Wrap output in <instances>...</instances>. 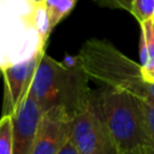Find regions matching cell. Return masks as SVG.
Returning <instances> with one entry per match:
<instances>
[{
  "instance_id": "cell-15",
  "label": "cell",
  "mask_w": 154,
  "mask_h": 154,
  "mask_svg": "<svg viewBox=\"0 0 154 154\" xmlns=\"http://www.w3.org/2000/svg\"><path fill=\"white\" fill-rule=\"evenodd\" d=\"M58 154H79V153H78L77 148L73 146V143L71 142V140L69 138L65 142V144L60 148V150L58 152Z\"/></svg>"
},
{
  "instance_id": "cell-16",
  "label": "cell",
  "mask_w": 154,
  "mask_h": 154,
  "mask_svg": "<svg viewBox=\"0 0 154 154\" xmlns=\"http://www.w3.org/2000/svg\"><path fill=\"white\" fill-rule=\"evenodd\" d=\"M142 73H143V79L146 82H149V83H154V66L150 69V70H142Z\"/></svg>"
},
{
  "instance_id": "cell-13",
  "label": "cell",
  "mask_w": 154,
  "mask_h": 154,
  "mask_svg": "<svg viewBox=\"0 0 154 154\" xmlns=\"http://www.w3.org/2000/svg\"><path fill=\"white\" fill-rule=\"evenodd\" d=\"M140 25H141V37L144 40V43L148 51V63L146 66L142 67V70L147 71L154 66V35L152 30V19Z\"/></svg>"
},
{
  "instance_id": "cell-3",
  "label": "cell",
  "mask_w": 154,
  "mask_h": 154,
  "mask_svg": "<svg viewBox=\"0 0 154 154\" xmlns=\"http://www.w3.org/2000/svg\"><path fill=\"white\" fill-rule=\"evenodd\" d=\"M97 97L119 154H146L147 129L142 100L130 93L108 88L97 93Z\"/></svg>"
},
{
  "instance_id": "cell-9",
  "label": "cell",
  "mask_w": 154,
  "mask_h": 154,
  "mask_svg": "<svg viewBox=\"0 0 154 154\" xmlns=\"http://www.w3.org/2000/svg\"><path fill=\"white\" fill-rule=\"evenodd\" d=\"M77 0H46L45 10L47 13V18L53 30L57 24H59L75 7Z\"/></svg>"
},
{
  "instance_id": "cell-7",
  "label": "cell",
  "mask_w": 154,
  "mask_h": 154,
  "mask_svg": "<svg viewBox=\"0 0 154 154\" xmlns=\"http://www.w3.org/2000/svg\"><path fill=\"white\" fill-rule=\"evenodd\" d=\"M71 116L63 107L42 113L31 154H58L70 138Z\"/></svg>"
},
{
  "instance_id": "cell-6",
  "label": "cell",
  "mask_w": 154,
  "mask_h": 154,
  "mask_svg": "<svg viewBox=\"0 0 154 154\" xmlns=\"http://www.w3.org/2000/svg\"><path fill=\"white\" fill-rule=\"evenodd\" d=\"M45 53V48H41L29 59L0 69V73L4 78V102L1 116H12L26 97L36 67Z\"/></svg>"
},
{
  "instance_id": "cell-8",
  "label": "cell",
  "mask_w": 154,
  "mask_h": 154,
  "mask_svg": "<svg viewBox=\"0 0 154 154\" xmlns=\"http://www.w3.org/2000/svg\"><path fill=\"white\" fill-rule=\"evenodd\" d=\"M42 111L28 94L12 114V154H31Z\"/></svg>"
},
{
  "instance_id": "cell-18",
  "label": "cell",
  "mask_w": 154,
  "mask_h": 154,
  "mask_svg": "<svg viewBox=\"0 0 154 154\" xmlns=\"http://www.w3.org/2000/svg\"><path fill=\"white\" fill-rule=\"evenodd\" d=\"M31 6L36 7V6H43L45 5V1L46 0H26Z\"/></svg>"
},
{
  "instance_id": "cell-17",
  "label": "cell",
  "mask_w": 154,
  "mask_h": 154,
  "mask_svg": "<svg viewBox=\"0 0 154 154\" xmlns=\"http://www.w3.org/2000/svg\"><path fill=\"white\" fill-rule=\"evenodd\" d=\"M147 101H150L154 103V83H149V97Z\"/></svg>"
},
{
  "instance_id": "cell-10",
  "label": "cell",
  "mask_w": 154,
  "mask_h": 154,
  "mask_svg": "<svg viewBox=\"0 0 154 154\" xmlns=\"http://www.w3.org/2000/svg\"><path fill=\"white\" fill-rule=\"evenodd\" d=\"M0 154H12V116L0 118Z\"/></svg>"
},
{
  "instance_id": "cell-2",
  "label": "cell",
  "mask_w": 154,
  "mask_h": 154,
  "mask_svg": "<svg viewBox=\"0 0 154 154\" xmlns=\"http://www.w3.org/2000/svg\"><path fill=\"white\" fill-rule=\"evenodd\" d=\"M87 81L78 67H67L45 53L28 94L37 102L42 113L63 107L72 117L90 97Z\"/></svg>"
},
{
  "instance_id": "cell-4",
  "label": "cell",
  "mask_w": 154,
  "mask_h": 154,
  "mask_svg": "<svg viewBox=\"0 0 154 154\" xmlns=\"http://www.w3.org/2000/svg\"><path fill=\"white\" fill-rule=\"evenodd\" d=\"M26 0H0V69L29 59L46 47L34 22V7L20 8Z\"/></svg>"
},
{
  "instance_id": "cell-12",
  "label": "cell",
  "mask_w": 154,
  "mask_h": 154,
  "mask_svg": "<svg viewBox=\"0 0 154 154\" xmlns=\"http://www.w3.org/2000/svg\"><path fill=\"white\" fill-rule=\"evenodd\" d=\"M130 13L140 24L154 17V0H134Z\"/></svg>"
},
{
  "instance_id": "cell-19",
  "label": "cell",
  "mask_w": 154,
  "mask_h": 154,
  "mask_svg": "<svg viewBox=\"0 0 154 154\" xmlns=\"http://www.w3.org/2000/svg\"><path fill=\"white\" fill-rule=\"evenodd\" d=\"M152 30H153V35H154V17L152 18Z\"/></svg>"
},
{
  "instance_id": "cell-14",
  "label": "cell",
  "mask_w": 154,
  "mask_h": 154,
  "mask_svg": "<svg viewBox=\"0 0 154 154\" xmlns=\"http://www.w3.org/2000/svg\"><path fill=\"white\" fill-rule=\"evenodd\" d=\"M99 6L112 8V10H124L130 12L134 0H94Z\"/></svg>"
},
{
  "instance_id": "cell-11",
  "label": "cell",
  "mask_w": 154,
  "mask_h": 154,
  "mask_svg": "<svg viewBox=\"0 0 154 154\" xmlns=\"http://www.w3.org/2000/svg\"><path fill=\"white\" fill-rule=\"evenodd\" d=\"M146 129H147V150L146 154H154V103L142 100Z\"/></svg>"
},
{
  "instance_id": "cell-5",
  "label": "cell",
  "mask_w": 154,
  "mask_h": 154,
  "mask_svg": "<svg viewBox=\"0 0 154 154\" xmlns=\"http://www.w3.org/2000/svg\"><path fill=\"white\" fill-rule=\"evenodd\" d=\"M70 140L79 154H119L106 125L97 93L72 116Z\"/></svg>"
},
{
  "instance_id": "cell-1",
  "label": "cell",
  "mask_w": 154,
  "mask_h": 154,
  "mask_svg": "<svg viewBox=\"0 0 154 154\" xmlns=\"http://www.w3.org/2000/svg\"><path fill=\"white\" fill-rule=\"evenodd\" d=\"M76 58L77 67L88 81L148 100L149 82L143 79L142 65L126 57L111 42L99 38L88 40Z\"/></svg>"
}]
</instances>
